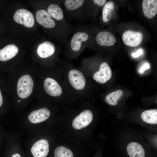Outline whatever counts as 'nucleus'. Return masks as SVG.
Listing matches in <instances>:
<instances>
[{
    "instance_id": "nucleus-1",
    "label": "nucleus",
    "mask_w": 157,
    "mask_h": 157,
    "mask_svg": "<svg viewBox=\"0 0 157 157\" xmlns=\"http://www.w3.org/2000/svg\"><path fill=\"white\" fill-rule=\"evenodd\" d=\"M62 77L72 95H85L87 85L86 74L81 68L62 60Z\"/></svg>"
},
{
    "instance_id": "nucleus-2",
    "label": "nucleus",
    "mask_w": 157,
    "mask_h": 157,
    "mask_svg": "<svg viewBox=\"0 0 157 157\" xmlns=\"http://www.w3.org/2000/svg\"><path fill=\"white\" fill-rule=\"evenodd\" d=\"M90 29L86 25L75 28L71 38L65 47L66 58L72 60L78 58L89 45L91 35Z\"/></svg>"
},
{
    "instance_id": "nucleus-3",
    "label": "nucleus",
    "mask_w": 157,
    "mask_h": 157,
    "mask_svg": "<svg viewBox=\"0 0 157 157\" xmlns=\"http://www.w3.org/2000/svg\"><path fill=\"white\" fill-rule=\"evenodd\" d=\"M88 1L85 0H62L66 17L70 20H86L88 14Z\"/></svg>"
},
{
    "instance_id": "nucleus-4",
    "label": "nucleus",
    "mask_w": 157,
    "mask_h": 157,
    "mask_svg": "<svg viewBox=\"0 0 157 157\" xmlns=\"http://www.w3.org/2000/svg\"><path fill=\"white\" fill-rule=\"evenodd\" d=\"M43 88L46 93L52 97H57L72 95L64 81L60 83L51 77H47L44 79Z\"/></svg>"
},
{
    "instance_id": "nucleus-5",
    "label": "nucleus",
    "mask_w": 157,
    "mask_h": 157,
    "mask_svg": "<svg viewBox=\"0 0 157 157\" xmlns=\"http://www.w3.org/2000/svg\"><path fill=\"white\" fill-rule=\"evenodd\" d=\"M34 85L33 81L31 76L25 75L18 80L17 85V93L21 99H25L31 94Z\"/></svg>"
},
{
    "instance_id": "nucleus-6",
    "label": "nucleus",
    "mask_w": 157,
    "mask_h": 157,
    "mask_svg": "<svg viewBox=\"0 0 157 157\" xmlns=\"http://www.w3.org/2000/svg\"><path fill=\"white\" fill-rule=\"evenodd\" d=\"M13 19L17 23L28 28L32 27L35 23L33 14L24 9H20L16 11L13 15Z\"/></svg>"
},
{
    "instance_id": "nucleus-7",
    "label": "nucleus",
    "mask_w": 157,
    "mask_h": 157,
    "mask_svg": "<svg viewBox=\"0 0 157 157\" xmlns=\"http://www.w3.org/2000/svg\"><path fill=\"white\" fill-rule=\"evenodd\" d=\"M93 118V114L91 111L85 110L74 118L72 126L75 129H81L88 126L92 122Z\"/></svg>"
},
{
    "instance_id": "nucleus-8",
    "label": "nucleus",
    "mask_w": 157,
    "mask_h": 157,
    "mask_svg": "<svg viewBox=\"0 0 157 157\" xmlns=\"http://www.w3.org/2000/svg\"><path fill=\"white\" fill-rule=\"evenodd\" d=\"M111 69L108 64L104 62L100 64L99 70L93 74L92 78L97 83L104 84L111 78Z\"/></svg>"
},
{
    "instance_id": "nucleus-9",
    "label": "nucleus",
    "mask_w": 157,
    "mask_h": 157,
    "mask_svg": "<svg viewBox=\"0 0 157 157\" xmlns=\"http://www.w3.org/2000/svg\"><path fill=\"white\" fill-rule=\"evenodd\" d=\"M143 39V35L139 32L129 30L123 34L122 39L124 43L126 45L132 47H135L140 45Z\"/></svg>"
},
{
    "instance_id": "nucleus-10",
    "label": "nucleus",
    "mask_w": 157,
    "mask_h": 157,
    "mask_svg": "<svg viewBox=\"0 0 157 157\" xmlns=\"http://www.w3.org/2000/svg\"><path fill=\"white\" fill-rule=\"evenodd\" d=\"M49 151L48 142L44 139L36 142L31 149V152L34 157H46Z\"/></svg>"
},
{
    "instance_id": "nucleus-11",
    "label": "nucleus",
    "mask_w": 157,
    "mask_h": 157,
    "mask_svg": "<svg viewBox=\"0 0 157 157\" xmlns=\"http://www.w3.org/2000/svg\"><path fill=\"white\" fill-rule=\"evenodd\" d=\"M47 11L56 20L67 25L71 24L66 19L64 10L59 5L51 4L48 6Z\"/></svg>"
},
{
    "instance_id": "nucleus-12",
    "label": "nucleus",
    "mask_w": 157,
    "mask_h": 157,
    "mask_svg": "<svg viewBox=\"0 0 157 157\" xmlns=\"http://www.w3.org/2000/svg\"><path fill=\"white\" fill-rule=\"evenodd\" d=\"M95 40L98 45L105 47L112 46L116 42V38L112 34L106 31L99 32L96 36Z\"/></svg>"
},
{
    "instance_id": "nucleus-13",
    "label": "nucleus",
    "mask_w": 157,
    "mask_h": 157,
    "mask_svg": "<svg viewBox=\"0 0 157 157\" xmlns=\"http://www.w3.org/2000/svg\"><path fill=\"white\" fill-rule=\"evenodd\" d=\"M55 51L56 47L53 43L49 41H45L38 46L37 53L40 57L46 58L53 55Z\"/></svg>"
},
{
    "instance_id": "nucleus-14",
    "label": "nucleus",
    "mask_w": 157,
    "mask_h": 157,
    "mask_svg": "<svg viewBox=\"0 0 157 157\" xmlns=\"http://www.w3.org/2000/svg\"><path fill=\"white\" fill-rule=\"evenodd\" d=\"M50 111L46 107L33 111L28 115L29 121L33 123L42 122L47 119L50 115Z\"/></svg>"
},
{
    "instance_id": "nucleus-15",
    "label": "nucleus",
    "mask_w": 157,
    "mask_h": 157,
    "mask_svg": "<svg viewBox=\"0 0 157 157\" xmlns=\"http://www.w3.org/2000/svg\"><path fill=\"white\" fill-rule=\"evenodd\" d=\"M144 15L147 18L154 17L157 13V0H144L142 4Z\"/></svg>"
},
{
    "instance_id": "nucleus-16",
    "label": "nucleus",
    "mask_w": 157,
    "mask_h": 157,
    "mask_svg": "<svg viewBox=\"0 0 157 157\" xmlns=\"http://www.w3.org/2000/svg\"><path fill=\"white\" fill-rule=\"evenodd\" d=\"M18 52V49L16 45H8L0 50V60H8L15 57Z\"/></svg>"
},
{
    "instance_id": "nucleus-17",
    "label": "nucleus",
    "mask_w": 157,
    "mask_h": 157,
    "mask_svg": "<svg viewBox=\"0 0 157 157\" xmlns=\"http://www.w3.org/2000/svg\"><path fill=\"white\" fill-rule=\"evenodd\" d=\"M126 149L130 157H145L143 148L138 143L134 142L130 143L128 145Z\"/></svg>"
},
{
    "instance_id": "nucleus-18",
    "label": "nucleus",
    "mask_w": 157,
    "mask_h": 157,
    "mask_svg": "<svg viewBox=\"0 0 157 157\" xmlns=\"http://www.w3.org/2000/svg\"><path fill=\"white\" fill-rule=\"evenodd\" d=\"M141 117L144 122L150 124H157V110L152 109L146 110L142 112Z\"/></svg>"
},
{
    "instance_id": "nucleus-19",
    "label": "nucleus",
    "mask_w": 157,
    "mask_h": 157,
    "mask_svg": "<svg viewBox=\"0 0 157 157\" xmlns=\"http://www.w3.org/2000/svg\"><path fill=\"white\" fill-rule=\"evenodd\" d=\"M114 8V4L113 2L109 1L105 3L102 10V19L104 22H106L111 19Z\"/></svg>"
},
{
    "instance_id": "nucleus-20",
    "label": "nucleus",
    "mask_w": 157,
    "mask_h": 157,
    "mask_svg": "<svg viewBox=\"0 0 157 157\" xmlns=\"http://www.w3.org/2000/svg\"><path fill=\"white\" fill-rule=\"evenodd\" d=\"M123 94L121 90H119L111 92L107 94L105 97L106 102L112 106H115L117 103L118 100Z\"/></svg>"
},
{
    "instance_id": "nucleus-21",
    "label": "nucleus",
    "mask_w": 157,
    "mask_h": 157,
    "mask_svg": "<svg viewBox=\"0 0 157 157\" xmlns=\"http://www.w3.org/2000/svg\"><path fill=\"white\" fill-rule=\"evenodd\" d=\"M54 157H73V154L69 149L62 146H58L55 149Z\"/></svg>"
},
{
    "instance_id": "nucleus-22",
    "label": "nucleus",
    "mask_w": 157,
    "mask_h": 157,
    "mask_svg": "<svg viewBox=\"0 0 157 157\" xmlns=\"http://www.w3.org/2000/svg\"><path fill=\"white\" fill-rule=\"evenodd\" d=\"M106 0H93L92 1L94 4H97L99 6H104L106 3Z\"/></svg>"
},
{
    "instance_id": "nucleus-23",
    "label": "nucleus",
    "mask_w": 157,
    "mask_h": 157,
    "mask_svg": "<svg viewBox=\"0 0 157 157\" xmlns=\"http://www.w3.org/2000/svg\"><path fill=\"white\" fill-rule=\"evenodd\" d=\"M149 68L150 66L149 64L148 63H146L141 67L139 71L141 73H142L146 69H149Z\"/></svg>"
},
{
    "instance_id": "nucleus-24",
    "label": "nucleus",
    "mask_w": 157,
    "mask_h": 157,
    "mask_svg": "<svg viewBox=\"0 0 157 157\" xmlns=\"http://www.w3.org/2000/svg\"><path fill=\"white\" fill-rule=\"evenodd\" d=\"M143 51L141 49H140L135 53H133L132 55V56L134 58L138 57L142 53Z\"/></svg>"
},
{
    "instance_id": "nucleus-25",
    "label": "nucleus",
    "mask_w": 157,
    "mask_h": 157,
    "mask_svg": "<svg viewBox=\"0 0 157 157\" xmlns=\"http://www.w3.org/2000/svg\"><path fill=\"white\" fill-rule=\"evenodd\" d=\"M3 102V99L0 89V107L2 106Z\"/></svg>"
},
{
    "instance_id": "nucleus-26",
    "label": "nucleus",
    "mask_w": 157,
    "mask_h": 157,
    "mask_svg": "<svg viewBox=\"0 0 157 157\" xmlns=\"http://www.w3.org/2000/svg\"><path fill=\"white\" fill-rule=\"evenodd\" d=\"M11 157H21L20 155L18 154H13Z\"/></svg>"
},
{
    "instance_id": "nucleus-27",
    "label": "nucleus",
    "mask_w": 157,
    "mask_h": 157,
    "mask_svg": "<svg viewBox=\"0 0 157 157\" xmlns=\"http://www.w3.org/2000/svg\"><path fill=\"white\" fill-rule=\"evenodd\" d=\"M20 101V100H19L18 101Z\"/></svg>"
}]
</instances>
